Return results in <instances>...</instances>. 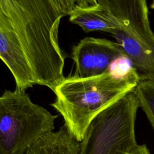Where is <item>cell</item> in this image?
I'll use <instances>...</instances> for the list:
<instances>
[{
    "label": "cell",
    "instance_id": "obj_1",
    "mask_svg": "<svg viewBox=\"0 0 154 154\" xmlns=\"http://www.w3.org/2000/svg\"><path fill=\"white\" fill-rule=\"evenodd\" d=\"M65 16L57 0H0V57L16 88L37 84L54 93L64 79L58 32Z\"/></svg>",
    "mask_w": 154,
    "mask_h": 154
},
{
    "label": "cell",
    "instance_id": "obj_2",
    "mask_svg": "<svg viewBox=\"0 0 154 154\" xmlns=\"http://www.w3.org/2000/svg\"><path fill=\"white\" fill-rule=\"evenodd\" d=\"M138 73L120 76L111 72L87 78H65L56 88L52 106L62 116L69 133L81 142L93 119L111 105L134 91Z\"/></svg>",
    "mask_w": 154,
    "mask_h": 154
},
{
    "label": "cell",
    "instance_id": "obj_3",
    "mask_svg": "<svg viewBox=\"0 0 154 154\" xmlns=\"http://www.w3.org/2000/svg\"><path fill=\"white\" fill-rule=\"evenodd\" d=\"M114 22L111 34L132 62L140 81H154V33L147 0H99Z\"/></svg>",
    "mask_w": 154,
    "mask_h": 154
},
{
    "label": "cell",
    "instance_id": "obj_4",
    "mask_svg": "<svg viewBox=\"0 0 154 154\" xmlns=\"http://www.w3.org/2000/svg\"><path fill=\"white\" fill-rule=\"evenodd\" d=\"M57 117L34 103L25 90H5L0 97V154H25L54 131Z\"/></svg>",
    "mask_w": 154,
    "mask_h": 154
},
{
    "label": "cell",
    "instance_id": "obj_5",
    "mask_svg": "<svg viewBox=\"0 0 154 154\" xmlns=\"http://www.w3.org/2000/svg\"><path fill=\"white\" fill-rule=\"evenodd\" d=\"M140 104L131 91L90 122L78 154H126L138 144L135 123Z\"/></svg>",
    "mask_w": 154,
    "mask_h": 154
},
{
    "label": "cell",
    "instance_id": "obj_6",
    "mask_svg": "<svg viewBox=\"0 0 154 154\" xmlns=\"http://www.w3.org/2000/svg\"><path fill=\"white\" fill-rule=\"evenodd\" d=\"M125 55L127 56L116 41L85 37L75 45L72 51L75 64L73 76L87 78L108 72L113 63Z\"/></svg>",
    "mask_w": 154,
    "mask_h": 154
},
{
    "label": "cell",
    "instance_id": "obj_7",
    "mask_svg": "<svg viewBox=\"0 0 154 154\" xmlns=\"http://www.w3.org/2000/svg\"><path fill=\"white\" fill-rule=\"evenodd\" d=\"M79 142L64 125L58 131L51 132L29 147L25 154H78Z\"/></svg>",
    "mask_w": 154,
    "mask_h": 154
},
{
    "label": "cell",
    "instance_id": "obj_8",
    "mask_svg": "<svg viewBox=\"0 0 154 154\" xmlns=\"http://www.w3.org/2000/svg\"><path fill=\"white\" fill-rule=\"evenodd\" d=\"M69 16L70 22L79 26L85 32L103 31L111 34L114 29L112 20L98 3L87 7L76 5Z\"/></svg>",
    "mask_w": 154,
    "mask_h": 154
},
{
    "label": "cell",
    "instance_id": "obj_9",
    "mask_svg": "<svg viewBox=\"0 0 154 154\" xmlns=\"http://www.w3.org/2000/svg\"><path fill=\"white\" fill-rule=\"evenodd\" d=\"M133 91L154 130V81H140Z\"/></svg>",
    "mask_w": 154,
    "mask_h": 154
},
{
    "label": "cell",
    "instance_id": "obj_10",
    "mask_svg": "<svg viewBox=\"0 0 154 154\" xmlns=\"http://www.w3.org/2000/svg\"><path fill=\"white\" fill-rule=\"evenodd\" d=\"M63 11L66 15H69L76 6L75 0H57Z\"/></svg>",
    "mask_w": 154,
    "mask_h": 154
},
{
    "label": "cell",
    "instance_id": "obj_11",
    "mask_svg": "<svg viewBox=\"0 0 154 154\" xmlns=\"http://www.w3.org/2000/svg\"><path fill=\"white\" fill-rule=\"evenodd\" d=\"M126 154H151L145 144H137Z\"/></svg>",
    "mask_w": 154,
    "mask_h": 154
},
{
    "label": "cell",
    "instance_id": "obj_12",
    "mask_svg": "<svg viewBox=\"0 0 154 154\" xmlns=\"http://www.w3.org/2000/svg\"><path fill=\"white\" fill-rule=\"evenodd\" d=\"M76 5L80 7H87L97 4L99 0H75Z\"/></svg>",
    "mask_w": 154,
    "mask_h": 154
},
{
    "label": "cell",
    "instance_id": "obj_13",
    "mask_svg": "<svg viewBox=\"0 0 154 154\" xmlns=\"http://www.w3.org/2000/svg\"><path fill=\"white\" fill-rule=\"evenodd\" d=\"M150 8L152 9H154V0H153V3L150 5Z\"/></svg>",
    "mask_w": 154,
    "mask_h": 154
}]
</instances>
